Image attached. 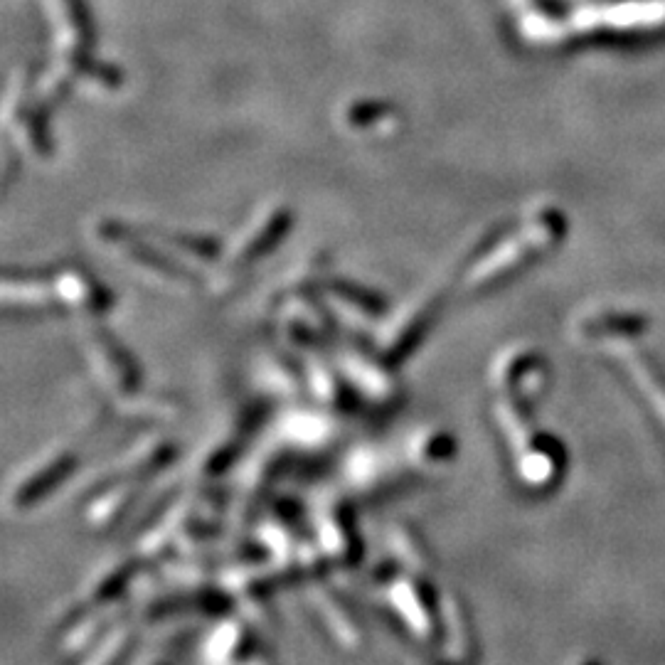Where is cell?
Masks as SVG:
<instances>
[{
    "label": "cell",
    "instance_id": "cell-1",
    "mask_svg": "<svg viewBox=\"0 0 665 665\" xmlns=\"http://www.w3.org/2000/svg\"><path fill=\"white\" fill-rule=\"evenodd\" d=\"M629 370H633V377L638 380V387L643 390V395L648 397V402H653V407H656V412L661 414V419L665 422V382L663 377L658 375L653 367H648L643 363L641 355L631 353L629 355Z\"/></svg>",
    "mask_w": 665,
    "mask_h": 665
}]
</instances>
